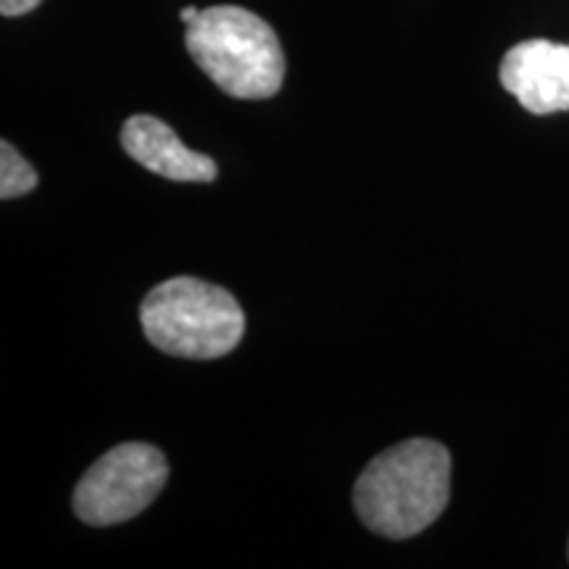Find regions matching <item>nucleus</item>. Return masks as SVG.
I'll return each mask as SVG.
<instances>
[{"mask_svg": "<svg viewBox=\"0 0 569 569\" xmlns=\"http://www.w3.org/2000/svg\"><path fill=\"white\" fill-rule=\"evenodd\" d=\"M451 496V453L430 438L403 440L369 461L353 488L361 522L382 538L403 540L430 528Z\"/></svg>", "mask_w": 569, "mask_h": 569, "instance_id": "1", "label": "nucleus"}, {"mask_svg": "<svg viewBox=\"0 0 569 569\" xmlns=\"http://www.w3.org/2000/svg\"><path fill=\"white\" fill-rule=\"evenodd\" d=\"M122 148L148 172L174 182H213L219 174L213 159L190 151L172 127L151 113H134L127 119Z\"/></svg>", "mask_w": 569, "mask_h": 569, "instance_id": "6", "label": "nucleus"}, {"mask_svg": "<svg viewBox=\"0 0 569 569\" xmlns=\"http://www.w3.org/2000/svg\"><path fill=\"white\" fill-rule=\"evenodd\" d=\"M501 84L530 113L569 111V46L525 40L503 56Z\"/></svg>", "mask_w": 569, "mask_h": 569, "instance_id": "5", "label": "nucleus"}, {"mask_svg": "<svg viewBox=\"0 0 569 569\" xmlns=\"http://www.w3.org/2000/svg\"><path fill=\"white\" fill-rule=\"evenodd\" d=\"M169 480L167 457L151 443H122L103 453L77 482L71 507L96 528L127 522L159 498Z\"/></svg>", "mask_w": 569, "mask_h": 569, "instance_id": "4", "label": "nucleus"}, {"mask_svg": "<svg viewBox=\"0 0 569 569\" xmlns=\"http://www.w3.org/2000/svg\"><path fill=\"white\" fill-rule=\"evenodd\" d=\"M142 332L180 359H219L246 336V315L230 290L196 277L156 284L140 306Z\"/></svg>", "mask_w": 569, "mask_h": 569, "instance_id": "3", "label": "nucleus"}, {"mask_svg": "<svg viewBox=\"0 0 569 569\" xmlns=\"http://www.w3.org/2000/svg\"><path fill=\"white\" fill-rule=\"evenodd\" d=\"M42 0H0V13L3 17H24L38 9Z\"/></svg>", "mask_w": 569, "mask_h": 569, "instance_id": "8", "label": "nucleus"}, {"mask_svg": "<svg viewBox=\"0 0 569 569\" xmlns=\"http://www.w3.org/2000/svg\"><path fill=\"white\" fill-rule=\"evenodd\" d=\"M184 46L219 90L264 101L282 88L284 53L264 19L240 6H211L190 21Z\"/></svg>", "mask_w": 569, "mask_h": 569, "instance_id": "2", "label": "nucleus"}, {"mask_svg": "<svg viewBox=\"0 0 569 569\" xmlns=\"http://www.w3.org/2000/svg\"><path fill=\"white\" fill-rule=\"evenodd\" d=\"M198 13H201V9H196V6H184V9L180 11V19L184 21V27H188L190 21H196Z\"/></svg>", "mask_w": 569, "mask_h": 569, "instance_id": "9", "label": "nucleus"}, {"mask_svg": "<svg viewBox=\"0 0 569 569\" xmlns=\"http://www.w3.org/2000/svg\"><path fill=\"white\" fill-rule=\"evenodd\" d=\"M34 188H38V172L9 140L0 142V198L11 201V198L32 193Z\"/></svg>", "mask_w": 569, "mask_h": 569, "instance_id": "7", "label": "nucleus"}]
</instances>
